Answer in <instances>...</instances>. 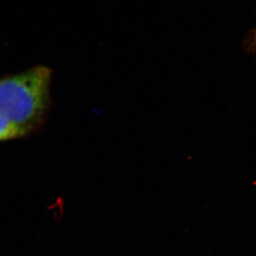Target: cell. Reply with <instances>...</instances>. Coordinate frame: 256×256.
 <instances>
[{"label":"cell","mask_w":256,"mask_h":256,"mask_svg":"<svg viewBox=\"0 0 256 256\" xmlns=\"http://www.w3.org/2000/svg\"><path fill=\"white\" fill-rule=\"evenodd\" d=\"M52 70L37 66L0 82V140L26 137L44 122L50 106Z\"/></svg>","instance_id":"obj_1"},{"label":"cell","mask_w":256,"mask_h":256,"mask_svg":"<svg viewBox=\"0 0 256 256\" xmlns=\"http://www.w3.org/2000/svg\"><path fill=\"white\" fill-rule=\"evenodd\" d=\"M252 41H254V45L256 46V30L254 32V34H252Z\"/></svg>","instance_id":"obj_2"}]
</instances>
